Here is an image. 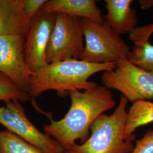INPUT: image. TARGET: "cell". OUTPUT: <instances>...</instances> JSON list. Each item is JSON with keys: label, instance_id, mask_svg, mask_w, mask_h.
Here are the masks:
<instances>
[{"label": "cell", "instance_id": "cell-1", "mask_svg": "<svg viewBox=\"0 0 153 153\" xmlns=\"http://www.w3.org/2000/svg\"><path fill=\"white\" fill-rule=\"evenodd\" d=\"M69 95L71 105L64 117L57 121L51 119L50 124L44 127L45 133L67 152L76 140H80L81 144L86 142L95 121L116 105L111 91L103 86L83 91H71Z\"/></svg>", "mask_w": 153, "mask_h": 153}, {"label": "cell", "instance_id": "cell-2", "mask_svg": "<svg viewBox=\"0 0 153 153\" xmlns=\"http://www.w3.org/2000/svg\"><path fill=\"white\" fill-rule=\"evenodd\" d=\"M116 63L99 64L73 59L50 63L33 73L29 93L33 98L46 91L54 90L59 96L65 97L71 91L95 88L98 85L89 81V78L99 72L114 69Z\"/></svg>", "mask_w": 153, "mask_h": 153}, {"label": "cell", "instance_id": "cell-3", "mask_svg": "<svg viewBox=\"0 0 153 153\" xmlns=\"http://www.w3.org/2000/svg\"><path fill=\"white\" fill-rule=\"evenodd\" d=\"M129 100L123 95L117 108L111 115L103 114L91 127V134L81 145H74L68 151L71 153H131L134 146L133 140L124 137Z\"/></svg>", "mask_w": 153, "mask_h": 153}, {"label": "cell", "instance_id": "cell-4", "mask_svg": "<svg viewBox=\"0 0 153 153\" xmlns=\"http://www.w3.org/2000/svg\"><path fill=\"white\" fill-rule=\"evenodd\" d=\"M82 23L85 44L81 60L100 64L129 59V46L106 22L82 18Z\"/></svg>", "mask_w": 153, "mask_h": 153}, {"label": "cell", "instance_id": "cell-5", "mask_svg": "<svg viewBox=\"0 0 153 153\" xmlns=\"http://www.w3.org/2000/svg\"><path fill=\"white\" fill-rule=\"evenodd\" d=\"M103 86L121 93L132 103L153 99V73L135 65L128 59L117 62L116 67L102 74Z\"/></svg>", "mask_w": 153, "mask_h": 153}, {"label": "cell", "instance_id": "cell-6", "mask_svg": "<svg viewBox=\"0 0 153 153\" xmlns=\"http://www.w3.org/2000/svg\"><path fill=\"white\" fill-rule=\"evenodd\" d=\"M82 19L56 14L46 52L48 64L66 60H81L84 49Z\"/></svg>", "mask_w": 153, "mask_h": 153}, {"label": "cell", "instance_id": "cell-7", "mask_svg": "<svg viewBox=\"0 0 153 153\" xmlns=\"http://www.w3.org/2000/svg\"><path fill=\"white\" fill-rule=\"evenodd\" d=\"M0 124L44 153L67 152L55 139L36 128L28 119L18 100L8 101L5 106H0Z\"/></svg>", "mask_w": 153, "mask_h": 153}, {"label": "cell", "instance_id": "cell-8", "mask_svg": "<svg viewBox=\"0 0 153 153\" xmlns=\"http://www.w3.org/2000/svg\"><path fill=\"white\" fill-rule=\"evenodd\" d=\"M56 14L40 10L29 23L25 36V57L33 73L48 65L46 52Z\"/></svg>", "mask_w": 153, "mask_h": 153}, {"label": "cell", "instance_id": "cell-9", "mask_svg": "<svg viewBox=\"0 0 153 153\" xmlns=\"http://www.w3.org/2000/svg\"><path fill=\"white\" fill-rule=\"evenodd\" d=\"M25 45L24 36L0 35V72L30 94V78L33 73L26 62Z\"/></svg>", "mask_w": 153, "mask_h": 153}, {"label": "cell", "instance_id": "cell-10", "mask_svg": "<svg viewBox=\"0 0 153 153\" xmlns=\"http://www.w3.org/2000/svg\"><path fill=\"white\" fill-rule=\"evenodd\" d=\"M131 0H105L107 14L104 21L115 33L120 35L131 33L137 27V13L131 6Z\"/></svg>", "mask_w": 153, "mask_h": 153}, {"label": "cell", "instance_id": "cell-11", "mask_svg": "<svg viewBox=\"0 0 153 153\" xmlns=\"http://www.w3.org/2000/svg\"><path fill=\"white\" fill-rule=\"evenodd\" d=\"M41 10L99 23L104 21L102 11L94 0H50L47 1Z\"/></svg>", "mask_w": 153, "mask_h": 153}, {"label": "cell", "instance_id": "cell-12", "mask_svg": "<svg viewBox=\"0 0 153 153\" xmlns=\"http://www.w3.org/2000/svg\"><path fill=\"white\" fill-rule=\"evenodd\" d=\"M28 26L24 10V0H0V35L25 36Z\"/></svg>", "mask_w": 153, "mask_h": 153}, {"label": "cell", "instance_id": "cell-13", "mask_svg": "<svg viewBox=\"0 0 153 153\" xmlns=\"http://www.w3.org/2000/svg\"><path fill=\"white\" fill-rule=\"evenodd\" d=\"M153 33V23L134 28L129 33L133 43L129 60L135 65L153 73V45L149 39Z\"/></svg>", "mask_w": 153, "mask_h": 153}, {"label": "cell", "instance_id": "cell-14", "mask_svg": "<svg viewBox=\"0 0 153 153\" xmlns=\"http://www.w3.org/2000/svg\"><path fill=\"white\" fill-rule=\"evenodd\" d=\"M153 123V103L149 100H138L132 103L127 112L124 130L126 140L135 139L137 128Z\"/></svg>", "mask_w": 153, "mask_h": 153}, {"label": "cell", "instance_id": "cell-15", "mask_svg": "<svg viewBox=\"0 0 153 153\" xmlns=\"http://www.w3.org/2000/svg\"><path fill=\"white\" fill-rule=\"evenodd\" d=\"M0 153H44L7 130L0 131Z\"/></svg>", "mask_w": 153, "mask_h": 153}, {"label": "cell", "instance_id": "cell-16", "mask_svg": "<svg viewBox=\"0 0 153 153\" xmlns=\"http://www.w3.org/2000/svg\"><path fill=\"white\" fill-rule=\"evenodd\" d=\"M29 93L23 90L10 78L0 72V100L5 102L18 100L23 102L32 99Z\"/></svg>", "mask_w": 153, "mask_h": 153}, {"label": "cell", "instance_id": "cell-17", "mask_svg": "<svg viewBox=\"0 0 153 153\" xmlns=\"http://www.w3.org/2000/svg\"><path fill=\"white\" fill-rule=\"evenodd\" d=\"M131 153H153V131H148L142 138L136 141Z\"/></svg>", "mask_w": 153, "mask_h": 153}, {"label": "cell", "instance_id": "cell-18", "mask_svg": "<svg viewBox=\"0 0 153 153\" xmlns=\"http://www.w3.org/2000/svg\"><path fill=\"white\" fill-rule=\"evenodd\" d=\"M47 2V0H24L25 14L29 23Z\"/></svg>", "mask_w": 153, "mask_h": 153}, {"label": "cell", "instance_id": "cell-19", "mask_svg": "<svg viewBox=\"0 0 153 153\" xmlns=\"http://www.w3.org/2000/svg\"><path fill=\"white\" fill-rule=\"evenodd\" d=\"M138 2L141 8L143 10L153 7V0H140Z\"/></svg>", "mask_w": 153, "mask_h": 153}, {"label": "cell", "instance_id": "cell-20", "mask_svg": "<svg viewBox=\"0 0 153 153\" xmlns=\"http://www.w3.org/2000/svg\"><path fill=\"white\" fill-rule=\"evenodd\" d=\"M66 153H70V152H66Z\"/></svg>", "mask_w": 153, "mask_h": 153}, {"label": "cell", "instance_id": "cell-21", "mask_svg": "<svg viewBox=\"0 0 153 153\" xmlns=\"http://www.w3.org/2000/svg\"></svg>", "mask_w": 153, "mask_h": 153}]
</instances>
